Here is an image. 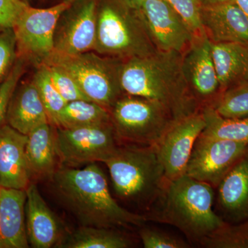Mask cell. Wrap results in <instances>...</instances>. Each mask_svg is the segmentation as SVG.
I'll list each match as a JSON object with an SVG mask.
<instances>
[{
    "mask_svg": "<svg viewBox=\"0 0 248 248\" xmlns=\"http://www.w3.org/2000/svg\"><path fill=\"white\" fill-rule=\"evenodd\" d=\"M51 179L54 193L83 226H141L146 217L122 208L111 195L107 177L96 162L82 169L62 167Z\"/></svg>",
    "mask_w": 248,
    "mask_h": 248,
    "instance_id": "6da1fadb",
    "label": "cell"
},
{
    "mask_svg": "<svg viewBox=\"0 0 248 248\" xmlns=\"http://www.w3.org/2000/svg\"><path fill=\"white\" fill-rule=\"evenodd\" d=\"M120 81L124 94L160 103L175 121L202 109L184 78L182 54L158 50L123 60Z\"/></svg>",
    "mask_w": 248,
    "mask_h": 248,
    "instance_id": "7a4b0ae2",
    "label": "cell"
},
{
    "mask_svg": "<svg viewBox=\"0 0 248 248\" xmlns=\"http://www.w3.org/2000/svg\"><path fill=\"white\" fill-rule=\"evenodd\" d=\"M141 11L125 0H97L93 51L122 60L156 51Z\"/></svg>",
    "mask_w": 248,
    "mask_h": 248,
    "instance_id": "3957f363",
    "label": "cell"
},
{
    "mask_svg": "<svg viewBox=\"0 0 248 248\" xmlns=\"http://www.w3.org/2000/svg\"><path fill=\"white\" fill-rule=\"evenodd\" d=\"M165 182L159 220L198 241L226 223L213 210V186L185 174Z\"/></svg>",
    "mask_w": 248,
    "mask_h": 248,
    "instance_id": "277c9868",
    "label": "cell"
},
{
    "mask_svg": "<svg viewBox=\"0 0 248 248\" xmlns=\"http://www.w3.org/2000/svg\"><path fill=\"white\" fill-rule=\"evenodd\" d=\"M104 163L108 169L116 194L124 200L137 202L150 200L165 181L155 146L117 147Z\"/></svg>",
    "mask_w": 248,
    "mask_h": 248,
    "instance_id": "5b68a950",
    "label": "cell"
},
{
    "mask_svg": "<svg viewBox=\"0 0 248 248\" xmlns=\"http://www.w3.org/2000/svg\"><path fill=\"white\" fill-rule=\"evenodd\" d=\"M42 62L62 67L74 78L89 100L109 111L125 94L120 81L123 62L121 59L104 56L94 51L75 55L53 52Z\"/></svg>",
    "mask_w": 248,
    "mask_h": 248,
    "instance_id": "8992f818",
    "label": "cell"
},
{
    "mask_svg": "<svg viewBox=\"0 0 248 248\" xmlns=\"http://www.w3.org/2000/svg\"><path fill=\"white\" fill-rule=\"evenodd\" d=\"M116 137L155 146L175 120L169 109L155 101L124 94L110 110Z\"/></svg>",
    "mask_w": 248,
    "mask_h": 248,
    "instance_id": "52a82bcc",
    "label": "cell"
},
{
    "mask_svg": "<svg viewBox=\"0 0 248 248\" xmlns=\"http://www.w3.org/2000/svg\"><path fill=\"white\" fill-rule=\"evenodd\" d=\"M76 0H63L46 9L27 6L14 28L17 56L42 63L54 51V35L60 16Z\"/></svg>",
    "mask_w": 248,
    "mask_h": 248,
    "instance_id": "ba28073f",
    "label": "cell"
},
{
    "mask_svg": "<svg viewBox=\"0 0 248 248\" xmlns=\"http://www.w3.org/2000/svg\"><path fill=\"white\" fill-rule=\"evenodd\" d=\"M112 122L74 128L57 127V154L65 164L103 162L117 148Z\"/></svg>",
    "mask_w": 248,
    "mask_h": 248,
    "instance_id": "9c48e42d",
    "label": "cell"
},
{
    "mask_svg": "<svg viewBox=\"0 0 248 248\" xmlns=\"http://www.w3.org/2000/svg\"><path fill=\"white\" fill-rule=\"evenodd\" d=\"M248 150V143L200 135L186 166L185 174L213 187H218Z\"/></svg>",
    "mask_w": 248,
    "mask_h": 248,
    "instance_id": "30bf717a",
    "label": "cell"
},
{
    "mask_svg": "<svg viewBox=\"0 0 248 248\" xmlns=\"http://www.w3.org/2000/svg\"><path fill=\"white\" fill-rule=\"evenodd\" d=\"M97 0H76L59 19L54 51L75 55L94 50L97 32Z\"/></svg>",
    "mask_w": 248,
    "mask_h": 248,
    "instance_id": "8fae6325",
    "label": "cell"
},
{
    "mask_svg": "<svg viewBox=\"0 0 248 248\" xmlns=\"http://www.w3.org/2000/svg\"><path fill=\"white\" fill-rule=\"evenodd\" d=\"M205 125L202 110L197 111L188 117L175 121L155 145L164 170L165 182L185 174L195 142Z\"/></svg>",
    "mask_w": 248,
    "mask_h": 248,
    "instance_id": "7c38bea8",
    "label": "cell"
},
{
    "mask_svg": "<svg viewBox=\"0 0 248 248\" xmlns=\"http://www.w3.org/2000/svg\"><path fill=\"white\" fill-rule=\"evenodd\" d=\"M140 9L157 50L185 53L195 36L166 1L145 0Z\"/></svg>",
    "mask_w": 248,
    "mask_h": 248,
    "instance_id": "4fadbf2b",
    "label": "cell"
},
{
    "mask_svg": "<svg viewBox=\"0 0 248 248\" xmlns=\"http://www.w3.org/2000/svg\"><path fill=\"white\" fill-rule=\"evenodd\" d=\"M182 70L187 86L201 108L211 104L221 93L211 42L206 35L195 37L183 54Z\"/></svg>",
    "mask_w": 248,
    "mask_h": 248,
    "instance_id": "5bb4252c",
    "label": "cell"
},
{
    "mask_svg": "<svg viewBox=\"0 0 248 248\" xmlns=\"http://www.w3.org/2000/svg\"><path fill=\"white\" fill-rule=\"evenodd\" d=\"M26 227L29 245L34 248H49L63 239V226L42 198L35 184L26 189Z\"/></svg>",
    "mask_w": 248,
    "mask_h": 248,
    "instance_id": "9a60e30c",
    "label": "cell"
},
{
    "mask_svg": "<svg viewBox=\"0 0 248 248\" xmlns=\"http://www.w3.org/2000/svg\"><path fill=\"white\" fill-rule=\"evenodd\" d=\"M27 135L8 124L0 127V186L26 190L31 184L26 146Z\"/></svg>",
    "mask_w": 248,
    "mask_h": 248,
    "instance_id": "2e32d148",
    "label": "cell"
},
{
    "mask_svg": "<svg viewBox=\"0 0 248 248\" xmlns=\"http://www.w3.org/2000/svg\"><path fill=\"white\" fill-rule=\"evenodd\" d=\"M201 22L213 43L248 42V17L234 1L201 9Z\"/></svg>",
    "mask_w": 248,
    "mask_h": 248,
    "instance_id": "e0dca14e",
    "label": "cell"
},
{
    "mask_svg": "<svg viewBox=\"0 0 248 248\" xmlns=\"http://www.w3.org/2000/svg\"><path fill=\"white\" fill-rule=\"evenodd\" d=\"M26 201V190L0 186V248L29 247Z\"/></svg>",
    "mask_w": 248,
    "mask_h": 248,
    "instance_id": "ac0fdd59",
    "label": "cell"
},
{
    "mask_svg": "<svg viewBox=\"0 0 248 248\" xmlns=\"http://www.w3.org/2000/svg\"><path fill=\"white\" fill-rule=\"evenodd\" d=\"M5 121L15 130L26 135L36 127L49 122L33 79L16 88L10 100Z\"/></svg>",
    "mask_w": 248,
    "mask_h": 248,
    "instance_id": "d6986e66",
    "label": "cell"
},
{
    "mask_svg": "<svg viewBox=\"0 0 248 248\" xmlns=\"http://www.w3.org/2000/svg\"><path fill=\"white\" fill-rule=\"evenodd\" d=\"M218 202L230 219H248V150L218 186Z\"/></svg>",
    "mask_w": 248,
    "mask_h": 248,
    "instance_id": "ffe728a7",
    "label": "cell"
},
{
    "mask_svg": "<svg viewBox=\"0 0 248 248\" xmlns=\"http://www.w3.org/2000/svg\"><path fill=\"white\" fill-rule=\"evenodd\" d=\"M221 93L248 81V42H211Z\"/></svg>",
    "mask_w": 248,
    "mask_h": 248,
    "instance_id": "44dd1931",
    "label": "cell"
},
{
    "mask_svg": "<svg viewBox=\"0 0 248 248\" xmlns=\"http://www.w3.org/2000/svg\"><path fill=\"white\" fill-rule=\"evenodd\" d=\"M50 122L36 127L27 135L26 155L31 177H49L56 171V130Z\"/></svg>",
    "mask_w": 248,
    "mask_h": 248,
    "instance_id": "7402d4cb",
    "label": "cell"
},
{
    "mask_svg": "<svg viewBox=\"0 0 248 248\" xmlns=\"http://www.w3.org/2000/svg\"><path fill=\"white\" fill-rule=\"evenodd\" d=\"M130 243L112 228L83 226L73 232L60 244L66 248H126Z\"/></svg>",
    "mask_w": 248,
    "mask_h": 248,
    "instance_id": "603a6c76",
    "label": "cell"
},
{
    "mask_svg": "<svg viewBox=\"0 0 248 248\" xmlns=\"http://www.w3.org/2000/svg\"><path fill=\"white\" fill-rule=\"evenodd\" d=\"M111 122L110 111L92 101L80 99L67 103L59 114L56 127L74 128Z\"/></svg>",
    "mask_w": 248,
    "mask_h": 248,
    "instance_id": "cb8c5ba5",
    "label": "cell"
},
{
    "mask_svg": "<svg viewBox=\"0 0 248 248\" xmlns=\"http://www.w3.org/2000/svg\"><path fill=\"white\" fill-rule=\"evenodd\" d=\"M205 125L201 135L207 138L248 143V116L228 118L220 115L213 107L202 108Z\"/></svg>",
    "mask_w": 248,
    "mask_h": 248,
    "instance_id": "d4e9b609",
    "label": "cell"
},
{
    "mask_svg": "<svg viewBox=\"0 0 248 248\" xmlns=\"http://www.w3.org/2000/svg\"><path fill=\"white\" fill-rule=\"evenodd\" d=\"M36 67L37 71L32 79L45 105L49 122L56 127L59 114L66 106L67 102L54 85L45 63H41Z\"/></svg>",
    "mask_w": 248,
    "mask_h": 248,
    "instance_id": "484cf974",
    "label": "cell"
},
{
    "mask_svg": "<svg viewBox=\"0 0 248 248\" xmlns=\"http://www.w3.org/2000/svg\"><path fill=\"white\" fill-rule=\"evenodd\" d=\"M220 115L228 118L248 116V81L227 89L210 104Z\"/></svg>",
    "mask_w": 248,
    "mask_h": 248,
    "instance_id": "4316f807",
    "label": "cell"
},
{
    "mask_svg": "<svg viewBox=\"0 0 248 248\" xmlns=\"http://www.w3.org/2000/svg\"><path fill=\"white\" fill-rule=\"evenodd\" d=\"M200 243L208 248H248V219L236 224L226 223Z\"/></svg>",
    "mask_w": 248,
    "mask_h": 248,
    "instance_id": "83f0119b",
    "label": "cell"
},
{
    "mask_svg": "<svg viewBox=\"0 0 248 248\" xmlns=\"http://www.w3.org/2000/svg\"><path fill=\"white\" fill-rule=\"evenodd\" d=\"M42 63L46 66L52 81L67 103L80 99L89 100L81 91L74 78L66 70L55 63Z\"/></svg>",
    "mask_w": 248,
    "mask_h": 248,
    "instance_id": "f1b7e54d",
    "label": "cell"
},
{
    "mask_svg": "<svg viewBox=\"0 0 248 248\" xmlns=\"http://www.w3.org/2000/svg\"><path fill=\"white\" fill-rule=\"evenodd\" d=\"M28 62L25 58L17 56V60L6 79L0 85V127L6 120V112L19 80L25 73Z\"/></svg>",
    "mask_w": 248,
    "mask_h": 248,
    "instance_id": "f546056e",
    "label": "cell"
},
{
    "mask_svg": "<svg viewBox=\"0 0 248 248\" xmlns=\"http://www.w3.org/2000/svg\"><path fill=\"white\" fill-rule=\"evenodd\" d=\"M172 8L190 28L195 37L205 35L201 22L200 0H164Z\"/></svg>",
    "mask_w": 248,
    "mask_h": 248,
    "instance_id": "4dcf8cb0",
    "label": "cell"
},
{
    "mask_svg": "<svg viewBox=\"0 0 248 248\" xmlns=\"http://www.w3.org/2000/svg\"><path fill=\"white\" fill-rule=\"evenodd\" d=\"M17 59V41L14 29L0 32V85L9 74Z\"/></svg>",
    "mask_w": 248,
    "mask_h": 248,
    "instance_id": "1f68e13d",
    "label": "cell"
},
{
    "mask_svg": "<svg viewBox=\"0 0 248 248\" xmlns=\"http://www.w3.org/2000/svg\"><path fill=\"white\" fill-rule=\"evenodd\" d=\"M145 248H187L188 244L164 232L151 228H143L140 232Z\"/></svg>",
    "mask_w": 248,
    "mask_h": 248,
    "instance_id": "d6a6232c",
    "label": "cell"
},
{
    "mask_svg": "<svg viewBox=\"0 0 248 248\" xmlns=\"http://www.w3.org/2000/svg\"><path fill=\"white\" fill-rule=\"evenodd\" d=\"M29 5L22 0H0V32L14 29L18 18Z\"/></svg>",
    "mask_w": 248,
    "mask_h": 248,
    "instance_id": "836d02e7",
    "label": "cell"
},
{
    "mask_svg": "<svg viewBox=\"0 0 248 248\" xmlns=\"http://www.w3.org/2000/svg\"><path fill=\"white\" fill-rule=\"evenodd\" d=\"M232 1H234V0H200L202 7L216 6V5L225 4V3L230 2Z\"/></svg>",
    "mask_w": 248,
    "mask_h": 248,
    "instance_id": "e575fe53",
    "label": "cell"
},
{
    "mask_svg": "<svg viewBox=\"0 0 248 248\" xmlns=\"http://www.w3.org/2000/svg\"><path fill=\"white\" fill-rule=\"evenodd\" d=\"M234 1L248 17V0H234Z\"/></svg>",
    "mask_w": 248,
    "mask_h": 248,
    "instance_id": "d590c367",
    "label": "cell"
},
{
    "mask_svg": "<svg viewBox=\"0 0 248 248\" xmlns=\"http://www.w3.org/2000/svg\"><path fill=\"white\" fill-rule=\"evenodd\" d=\"M125 1H126L129 4L133 6L134 7L140 9V6H141V4H143L145 0H125Z\"/></svg>",
    "mask_w": 248,
    "mask_h": 248,
    "instance_id": "8d00e7d4",
    "label": "cell"
},
{
    "mask_svg": "<svg viewBox=\"0 0 248 248\" xmlns=\"http://www.w3.org/2000/svg\"><path fill=\"white\" fill-rule=\"evenodd\" d=\"M24 2L27 3L28 4H30V0H22Z\"/></svg>",
    "mask_w": 248,
    "mask_h": 248,
    "instance_id": "74e56055",
    "label": "cell"
}]
</instances>
